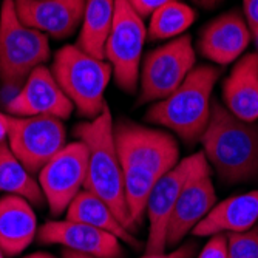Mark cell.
Wrapping results in <instances>:
<instances>
[{"label": "cell", "mask_w": 258, "mask_h": 258, "mask_svg": "<svg viewBox=\"0 0 258 258\" xmlns=\"http://www.w3.org/2000/svg\"><path fill=\"white\" fill-rule=\"evenodd\" d=\"M75 136L85 144L88 152L84 189L101 198L122 226L133 232L136 226L130 218L125 203L122 166L114 144V124L108 105L96 118L78 124Z\"/></svg>", "instance_id": "obj_1"}, {"label": "cell", "mask_w": 258, "mask_h": 258, "mask_svg": "<svg viewBox=\"0 0 258 258\" xmlns=\"http://www.w3.org/2000/svg\"><path fill=\"white\" fill-rule=\"evenodd\" d=\"M207 162L226 182H244L258 175V125L235 118L212 99L209 124L200 139Z\"/></svg>", "instance_id": "obj_2"}, {"label": "cell", "mask_w": 258, "mask_h": 258, "mask_svg": "<svg viewBox=\"0 0 258 258\" xmlns=\"http://www.w3.org/2000/svg\"><path fill=\"white\" fill-rule=\"evenodd\" d=\"M221 76L214 65H198L167 98L156 101L146 113L152 124L172 130L184 143L201 139L212 110V91Z\"/></svg>", "instance_id": "obj_3"}, {"label": "cell", "mask_w": 258, "mask_h": 258, "mask_svg": "<svg viewBox=\"0 0 258 258\" xmlns=\"http://www.w3.org/2000/svg\"><path fill=\"white\" fill-rule=\"evenodd\" d=\"M50 70L84 118H96L107 107L105 90L111 79V67L105 59L82 51L78 45H67L56 53Z\"/></svg>", "instance_id": "obj_4"}, {"label": "cell", "mask_w": 258, "mask_h": 258, "mask_svg": "<svg viewBox=\"0 0 258 258\" xmlns=\"http://www.w3.org/2000/svg\"><path fill=\"white\" fill-rule=\"evenodd\" d=\"M48 59V36L22 23L14 0H4L0 5V82L8 88H20L33 70Z\"/></svg>", "instance_id": "obj_5"}, {"label": "cell", "mask_w": 258, "mask_h": 258, "mask_svg": "<svg viewBox=\"0 0 258 258\" xmlns=\"http://www.w3.org/2000/svg\"><path fill=\"white\" fill-rule=\"evenodd\" d=\"M147 37L144 19L128 4L116 0L114 17L108 33L104 59L111 67L113 79L122 91L135 93L139 84V70Z\"/></svg>", "instance_id": "obj_6"}, {"label": "cell", "mask_w": 258, "mask_h": 258, "mask_svg": "<svg viewBox=\"0 0 258 258\" xmlns=\"http://www.w3.org/2000/svg\"><path fill=\"white\" fill-rule=\"evenodd\" d=\"M197 53L189 34H182L147 53L139 70L138 105L167 98L195 68Z\"/></svg>", "instance_id": "obj_7"}, {"label": "cell", "mask_w": 258, "mask_h": 258, "mask_svg": "<svg viewBox=\"0 0 258 258\" xmlns=\"http://www.w3.org/2000/svg\"><path fill=\"white\" fill-rule=\"evenodd\" d=\"M114 144L122 169L147 170L158 178L179 161V147L170 133L130 121L114 125Z\"/></svg>", "instance_id": "obj_8"}, {"label": "cell", "mask_w": 258, "mask_h": 258, "mask_svg": "<svg viewBox=\"0 0 258 258\" xmlns=\"http://www.w3.org/2000/svg\"><path fill=\"white\" fill-rule=\"evenodd\" d=\"M7 144L22 166L34 175L65 147L67 128L62 119L53 116H11Z\"/></svg>", "instance_id": "obj_9"}, {"label": "cell", "mask_w": 258, "mask_h": 258, "mask_svg": "<svg viewBox=\"0 0 258 258\" xmlns=\"http://www.w3.org/2000/svg\"><path fill=\"white\" fill-rule=\"evenodd\" d=\"M88 152L84 143L73 141L65 144L39 172V185L50 212L57 217L67 212L68 206L84 189L87 176Z\"/></svg>", "instance_id": "obj_10"}, {"label": "cell", "mask_w": 258, "mask_h": 258, "mask_svg": "<svg viewBox=\"0 0 258 258\" xmlns=\"http://www.w3.org/2000/svg\"><path fill=\"white\" fill-rule=\"evenodd\" d=\"M203 156V153H195L178 161L173 169L166 172L155 182L146 209L149 218V237L146 244V253H162L166 250L167 226L173 207L185 181L189 179Z\"/></svg>", "instance_id": "obj_11"}, {"label": "cell", "mask_w": 258, "mask_h": 258, "mask_svg": "<svg viewBox=\"0 0 258 258\" xmlns=\"http://www.w3.org/2000/svg\"><path fill=\"white\" fill-rule=\"evenodd\" d=\"M215 204L217 194L210 178V167L206 156H203L189 179L185 181L173 207L167 226V246H178Z\"/></svg>", "instance_id": "obj_12"}, {"label": "cell", "mask_w": 258, "mask_h": 258, "mask_svg": "<svg viewBox=\"0 0 258 258\" xmlns=\"http://www.w3.org/2000/svg\"><path fill=\"white\" fill-rule=\"evenodd\" d=\"M75 107L56 82L51 70L45 65L34 68L19 88L17 95L8 102L7 111L17 118L28 116H53L68 119Z\"/></svg>", "instance_id": "obj_13"}, {"label": "cell", "mask_w": 258, "mask_h": 258, "mask_svg": "<svg viewBox=\"0 0 258 258\" xmlns=\"http://www.w3.org/2000/svg\"><path fill=\"white\" fill-rule=\"evenodd\" d=\"M37 240L42 244H60L95 258H121L124 255L121 240L113 233L68 218L42 224L37 229Z\"/></svg>", "instance_id": "obj_14"}, {"label": "cell", "mask_w": 258, "mask_h": 258, "mask_svg": "<svg viewBox=\"0 0 258 258\" xmlns=\"http://www.w3.org/2000/svg\"><path fill=\"white\" fill-rule=\"evenodd\" d=\"M22 23L54 39H67L82 23L85 0H14Z\"/></svg>", "instance_id": "obj_15"}, {"label": "cell", "mask_w": 258, "mask_h": 258, "mask_svg": "<svg viewBox=\"0 0 258 258\" xmlns=\"http://www.w3.org/2000/svg\"><path fill=\"white\" fill-rule=\"evenodd\" d=\"M252 40L250 30L240 11H229L203 28L198 39V51L218 65L240 59Z\"/></svg>", "instance_id": "obj_16"}, {"label": "cell", "mask_w": 258, "mask_h": 258, "mask_svg": "<svg viewBox=\"0 0 258 258\" xmlns=\"http://www.w3.org/2000/svg\"><path fill=\"white\" fill-rule=\"evenodd\" d=\"M223 105L244 122L258 119V53L241 56L223 81Z\"/></svg>", "instance_id": "obj_17"}, {"label": "cell", "mask_w": 258, "mask_h": 258, "mask_svg": "<svg viewBox=\"0 0 258 258\" xmlns=\"http://www.w3.org/2000/svg\"><path fill=\"white\" fill-rule=\"evenodd\" d=\"M258 221V189L230 197L217 203L212 210L194 227L195 237H212L215 233L244 232Z\"/></svg>", "instance_id": "obj_18"}, {"label": "cell", "mask_w": 258, "mask_h": 258, "mask_svg": "<svg viewBox=\"0 0 258 258\" xmlns=\"http://www.w3.org/2000/svg\"><path fill=\"white\" fill-rule=\"evenodd\" d=\"M37 237L33 204L17 195L0 198V247L5 256H16Z\"/></svg>", "instance_id": "obj_19"}, {"label": "cell", "mask_w": 258, "mask_h": 258, "mask_svg": "<svg viewBox=\"0 0 258 258\" xmlns=\"http://www.w3.org/2000/svg\"><path fill=\"white\" fill-rule=\"evenodd\" d=\"M116 0H85L78 46L98 59H104L105 42L111 30Z\"/></svg>", "instance_id": "obj_20"}, {"label": "cell", "mask_w": 258, "mask_h": 258, "mask_svg": "<svg viewBox=\"0 0 258 258\" xmlns=\"http://www.w3.org/2000/svg\"><path fill=\"white\" fill-rule=\"evenodd\" d=\"M67 218L102 229L105 232L113 233L121 241H125L133 246L136 244L132 232H128L122 226L118 217L113 214V210L101 198H98L96 195H93L85 189H82L78 194V197L72 201V204L68 206Z\"/></svg>", "instance_id": "obj_21"}, {"label": "cell", "mask_w": 258, "mask_h": 258, "mask_svg": "<svg viewBox=\"0 0 258 258\" xmlns=\"http://www.w3.org/2000/svg\"><path fill=\"white\" fill-rule=\"evenodd\" d=\"M0 192L22 197L33 206L45 203L39 181L22 166L7 143L0 144Z\"/></svg>", "instance_id": "obj_22"}, {"label": "cell", "mask_w": 258, "mask_h": 258, "mask_svg": "<svg viewBox=\"0 0 258 258\" xmlns=\"http://www.w3.org/2000/svg\"><path fill=\"white\" fill-rule=\"evenodd\" d=\"M197 19V13L192 7L179 0L161 7L150 16L147 36L150 40L176 39L190 28Z\"/></svg>", "instance_id": "obj_23"}, {"label": "cell", "mask_w": 258, "mask_h": 258, "mask_svg": "<svg viewBox=\"0 0 258 258\" xmlns=\"http://www.w3.org/2000/svg\"><path fill=\"white\" fill-rule=\"evenodd\" d=\"M227 258H258V224L227 233Z\"/></svg>", "instance_id": "obj_24"}, {"label": "cell", "mask_w": 258, "mask_h": 258, "mask_svg": "<svg viewBox=\"0 0 258 258\" xmlns=\"http://www.w3.org/2000/svg\"><path fill=\"white\" fill-rule=\"evenodd\" d=\"M198 258H227V238L224 233H215L210 237Z\"/></svg>", "instance_id": "obj_25"}, {"label": "cell", "mask_w": 258, "mask_h": 258, "mask_svg": "<svg viewBox=\"0 0 258 258\" xmlns=\"http://www.w3.org/2000/svg\"><path fill=\"white\" fill-rule=\"evenodd\" d=\"M170 2H175V0H128L132 8L143 19L150 17L156 10H159L161 7L167 5Z\"/></svg>", "instance_id": "obj_26"}, {"label": "cell", "mask_w": 258, "mask_h": 258, "mask_svg": "<svg viewBox=\"0 0 258 258\" xmlns=\"http://www.w3.org/2000/svg\"><path fill=\"white\" fill-rule=\"evenodd\" d=\"M197 247L194 243H185L182 246H179L178 249L172 250L170 253H146L144 256H139V258H192L195 253Z\"/></svg>", "instance_id": "obj_27"}, {"label": "cell", "mask_w": 258, "mask_h": 258, "mask_svg": "<svg viewBox=\"0 0 258 258\" xmlns=\"http://www.w3.org/2000/svg\"><path fill=\"white\" fill-rule=\"evenodd\" d=\"M243 17L250 33L258 30V0H243Z\"/></svg>", "instance_id": "obj_28"}, {"label": "cell", "mask_w": 258, "mask_h": 258, "mask_svg": "<svg viewBox=\"0 0 258 258\" xmlns=\"http://www.w3.org/2000/svg\"><path fill=\"white\" fill-rule=\"evenodd\" d=\"M10 119L11 116L10 114H5L0 111V144L2 143H7L8 139V133H10Z\"/></svg>", "instance_id": "obj_29"}, {"label": "cell", "mask_w": 258, "mask_h": 258, "mask_svg": "<svg viewBox=\"0 0 258 258\" xmlns=\"http://www.w3.org/2000/svg\"><path fill=\"white\" fill-rule=\"evenodd\" d=\"M62 258H95V256H90V255H85V253H79V252H75V250L65 249L62 252Z\"/></svg>", "instance_id": "obj_30"}, {"label": "cell", "mask_w": 258, "mask_h": 258, "mask_svg": "<svg viewBox=\"0 0 258 258\" xmlns=\"http://www.w3.org/2000/svg\"><path fill=\"white\" fill-rule=\"evenodd\" d=\"M197 5L200 7H204V8H214L215 5H218L220 0H192Z\"/></svg>", "instance_id": "obj_31"}, {"label": "cell", "mask_w": 258, "mask_h": 258, "mask_svg": "<svg viewBox=\"0 0 258 258\" xmlns=\"http://www.w3.org/2000/svg\"><path fill=\"white\" fill-rule=\"evenodd\" d=\"M23 258H56L54 255H51L50 252H34V253H30Z\"/></svg>", "instance_id": "obj_32"}, {"label": "cell", "mask_w": 258, "mask_h": 258, "mask_svg": "<svg viewBox=\"0 0 258 258\" xmlns=\"http://www.w3.org/2000/svg\"><path fill=\"white\" fill-rule=\"evenodd\" d=\"M250 34H252V40H253V43H255V48H256V53H258V30L252 31Z\"/></svg>", "instance_id": "obj_33"}, {"label": "cell", "mask_w": 258, "mask_h": 258, "mask_svg": "<svg viewBox=\"0 0 258 258\" xmlns=\"http://www.w3.org/2000/svg\"><path fill=\"white\" fill-rule=\"evenodd\" d=\"M0 258H5V253H4L2 247H0Z\"/></svg>", "instance_id": "obj_34"}]
</instances>
